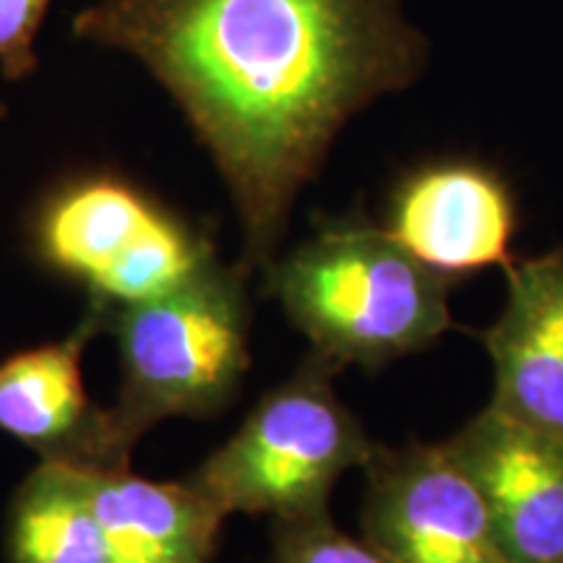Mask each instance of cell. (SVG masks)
<instances>
[{
    "label": "cell",
    "mask_w": 563,
    "mask_h": 563,
    "mask_svg": "<svg viewBox=\"0 0 563 563\" xmlns=\"http://www.w3.org/2000/svg\"><path fill=\"white\" fill-rule=\"evenodd\" d=\"M402 0H91L70 30L141 60L191 123L266 266L336 133L418 79Z\"/></svg>",
    "instance_id": "1"
},
{
    "label": "cell",
    "mask_w": 563,
    "mask_h": 563,
    "mask_svg": "<svg viewBox=\"0 0 563 563\" xmlns=\"http://www.w3.org/2000/svg\"><path fill=\"white\" fill-rule=\"evenodd\" d=\"M264 269L272 298L336 368H384L454 329L449 295L456 282L422 266L361 211L321 220Z\"/></svg>",
    "instance_id": "2"
},
{
    "label": "cell",
    "mask_w": 563,
    "mask_h": 563,
    "mask_svg": "<svg viewBox=\"0 0 563 563\" xmlns=\"http://www.w3.org/2000/svg\"><path fill=\"white\" fill-rule=\"evenodd\" d=\"M249 266L211 264L159 298L108 308L123 382L104 407L102 470H125L133 449L167 418H209L230 405L251 365Z\"/></svg>",
    "instance_id": "3"
},
{
    "label": "cell",
    "mask_w": 563,
    "mask_h": 563,
    "mask_svg": "<svg viewBox=\"0 0 563 563\" xmlns=\"http://www.w3.org/2000/svg\"><path fill=\"white\" fill-rule=\"evenodd\" d=\"M30 241L40 264L110 308L159 298L220 262L209 232L110 170L55 183L32 211Z\"/></svg>",
    "instance_id": "4"
},
{
    "label": "cell",
    "mask_w": 563,
    "mask_h": 563,
    "mask_svg": "<svg viewBox=\"0 0 563 563\" xmlns=\"http://www.w3.org/2000/svg\"><path fill=\"white\" fill-rule=\"evenodd\" d=\"M327 357L311 355L264 394L235 435L188 477L228 514L272 519L329 511L340 477L365 467L376 443L334 391Z\"/></svg>",
    "instance_id": "5"
},
{
    "label": "cell",
    "mask_w": 563,
    "mask_h": 563,
    "mask_svg": "<svg viewBox=\"0 0 563 563\" xmlns=\"http://www.w3.org/2000/svg\"><path fill=\"white\" fill-rule=\"evenodd\" d=\"M363 538L391 563H506L481 488L446 443H376Z\"/></svg>",
    "instance_id": "6"
},
{
    "label": "cell",
    "mask_w": 563,
    "mask_h": 563,
    "mask_svg": "<svg viewBox=\"0 0 563 563\" xmlns=\"http://www.w3.org/2000/svg\"><path fill=\"white\" fill-rule=\"evenodd\" d=\"M382 228L422 266L460 282L509 266L519 232L511 180L477 157H431L391 180Z\"/></svg>",
    "instance_id": "7"
},
{
    "label": "cell",
    "mask_w": 563,
    "mask_h": 563,
    "mask_svg": "<svg viewBox=\"0 0 563 563\" xmlns=\"http://www.w3.org/2000/svg\"><path fill=\"white\" fill-rule=\"evenodd\" d=\"M488 504L506 563H563V446L485 405L443 441Z\"/></svg>",
    "instance_id": "8"
},
{
    "label": "cell",
    "mask_w": 563,
    "mask_h": 563,
    "mask_svg": "<svg viewBox=\"0 0 563 563\" xmlns=\"http://www.w3.org/2000/svg\"><path fill=\"white\" fill-rule=\"evenodd\" d=\"M490 407L563 446V245L506 266V300L481 332Z\"/></svg>",
    "instance_id": "9"
},
{
    "label": "cell",
    "mask_w": 563,
    "mask_h": 563,
    "mask_svg": "<svg viewBox=\"0 0 563 563\" xmlns=\"http://www.w3.org/2000/svg\"><path fill=\"white\" fill-rule=\"evenodd\" d=\"M108 308L89 300L87 313L66 340L0 363V431L34 449L42 462L81 473L102 470L104 407L87 397L81 357L97 334L108 332Z\"/></svg>",
    "instance_id": "10"
},
{
    "label": "cell",
    "mask_w": 563,
    "mask_h": 563,
    "mask_svg": "<svg viewBox=\"0 0 563 563\" xmlns=\"http://www.w3.org/2000/svg\"><path fill=\"white\" fill-rule=\"evenodd\" d=\"M84 477L112 563L211 561L228 514L191 481H146L129 467Z\"/></svg>",
    "instance_id": "11"
},
{
    "label": "cell",
    "mask_w": 563,
    "mask_h": 563,
    "mask_svg": "<svg viewBox=\"0 0 563 563\" xmlns=\"http://www.w3.org/2000/svg\"><path fill=\"white\" fill-rule=\"evenodd\" d=\"M5 548L11 563H112L84 473L40 462L13 496Z\"/></svg>",
    "instance_id": "12"
},
{
    "label": "cell",
    "mask_w": 563,
    "mask_h": 563,
    "mask_svg": "<svg viewBox=\"0 0 563 563\" xmlns=\"http://www.w3.org/2000/svg\"><path fill=\"white\" fill-rule=\"evenodd\" d=\"M274 563H391L368 540H355L334 525L332 514L274 519Z\"/></svg>",
    "instance_id": "13"
},
{
    "label": "cell",
    "mask_w": 563,
    "mask_h": 563,
    "mask_svg": "<svg viewBox=\"0 0 563 563\" xmlns=\"http://www.w3.org/2000/svg\"><path fill=\"white\" fill-rule=\"evenodd\" d=\"M53 0H0V74L21 81L40 66L37 34Z\"/></svg>",
    "instance_id": "14"
},
{
    "label": "cell",
    "mask_w": 563,
    "mask_h": 563,
    "mask_svg": "<svg viewBox=\"0 0 563 563\" xmlns=\"http://www.w3.org/2000/svg\"><path fill=\"white\" fill-rule=\"evenodd\" d=\"M0 118H5V104L0 102Z\"/></svg>",
    "instance_id": "15"
}]
</instances>
